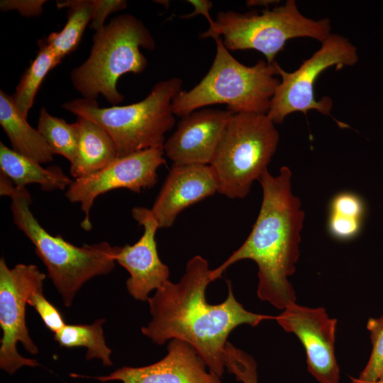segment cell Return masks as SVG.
I'll return each instance as SVG.
<instances>
[{"instance_id":"1","label":"cell","mask_w":383,"mask_h":383,"mask_svg":"<svg viewBox=\"0 0 383 383\" xmlns=\"http://www.w3.org/2000/svg\"><path fill=\"white\" fill-rule=\"evenodd\" d=\"M211 270L203 257L191 258L177 282L167 280L148 298L152 319L141 332L158 345L172 339L187 343L197 351L208 370L221 377L231 333L240 325L254 327L274 317L245 309L234 296L230 281L226 299L209 304L205 294L211 282Z\"/></svg>"},{"instance_id":"2","label":"cell","mask_w":383,"mask_h":383,"mask_svg":"<svg viewBox=\"0 0 383 383\" xmlns=\"http://www.w3.org/2000/svg\"><path fill=\"white\" fill-rule=\"evenodd\" d=\"M292 176L287 166L282 167L277 176L268 170L262 174L258 180L262 201L251 232L242 245L210 273L213 282L234 263L254 261L258 268V298L279 310L296 300L289 277L295 272L300 255L305 216L300 199L292 193Z\"/></svg>"},{"instance_id":"3","label":"cell","mask_w":383,"mask_h":383,"mask_svg":"<svg viewBox=\"0 0 383 383\" xmlns=\"http://www.w3.org/2000/svg\"><path fill=\"white\" fill-rule=\"evenodd\" d=\"M10 198L15 225L34 245L65 306L87 282L113 270L121 247L106 241L76 246L42 227L30 210L32 198L26 187H18Z\"/></svg>"},{"instance_id":"4","label":"cell","mask_w":383,"mask_h":383,"mask_svg":"<svg viewBox=\"0 0 383 383\" xmlns=\"http://www.w3.org/2000/svg\"><path fill=\"white\" fill-rule=\"evenodd\" d=\"M215 41L216 53L211 68L195 87L182 90L174 97L172 103L174 116L182 117L217 104H226L233 113L267 114L280 82L276 77L274 62L258 60L246 66L231 55L221 37Z\"/></svg>"},{"instance_id":"5","label":"cell","mask_w":383,"mask_h":383,"mask_svg":"<svg viewBox=\"0 0 383 383\" xmlns=\"http://www.w3.org/2000/svg\"><path fill=\"white\" fill-rule=\"evenodd\" d=\"M179 77L160 81L142 101L126 106L100 108L96 99H76L65 110L101 127L114 143L118 157L150 148H164L165 133L175 123L172 103L182 91Z\"/></svg>"},{"instance_id":"6","label":"cell","mask_w":383,"mask_h":383,"mask_svg":"<svg viewBox=\"0 0 383 383\" xmlns=\"http://www.w3.org/2000/svg\"><path fill=\"white\" fill-rule=\"evenodd\" d=\"M155 47L141 20L119 15L95 33L89 57L71 72L72 83L83 98L96 99L101 94L116 106L124 99L117 89L118 79L126 73L143 72L148 61L140 49Z\"/></svg>"},{"instance_id":"7","label":"cell","mask_w":383,"mask_h":383,"mask_svg":"<svg viewBox=\"0 0 383 383\" xmlns=\"http://www.w3.org/2000/svg\"><path fill=\"white\" fill-rule=\"evenodd\" d=\"M328 18L314 20L304 16L296 1L288 0L272 10L238 13L234 11L218 13L212 28L201 33V38L223 37L228 50H255L269 64L275 62L287 40L310 38L322 43L331 34Z\"/></svg>"},{"instance_id":"8","label":"cell","mask_w":383,"mask_h":383,"mask_svg":"<svg viewBox=\"0 0 383 383\" xmlns=\"http://www.w3.org/2000/svg\"><path fill=\"white\" fill-rule=\"evenodd\" d=\"M278 142V131L267 114L233 113L209 165L218 192L230 199L247 196L253 182L267 171Z\"/></svg>"},{"instance_id":"9","label":"cell","mask_w":383,"mask_h":383,"mask_svg":"<svg viewBox=\"0 0 383 383\" xmlns=\"http://www.w3.org/2000/svg\"><path fill=\"white\" fill-rule=\"evenodd\" d=\"M357 61V48L347 38L332 33L321 43V48L294 72L285 71L275 61L281 81L271 99L267 116L274 124L282 123L292 113L302 112L306 116L310 110L333 118L330 113L333 106L331 99L324 96L317 101L314 96V84L326 69L335 65L338 67L353 66Z\"/></svg>"},{"instance_id":"10","label":"cell","mask_w":383,"mask_h":383,"mask_svg":"<svg viewBox=\"0 0 383 383\" xmlns=\"http://www.w3.org/2000/svg\"><path fill=\"white\" fill-rule=\"evenodd\" d=\"M45 277L35 265L9 268L4 258L0 260V367L9 374L23 366L40 365L37 360L21 355L16 345L21 343L29 353H38L27 328L26 309L32 293L43 288Z\"/></svg>"},{"instance_id":"11","label":"cell","mask_w":383,"mask_h":383,"mask_svg":"<svg viewBox=\"0 0 383 383\" xmlns=\"http://www.w3.org/2000/svg\"><path fill=\"white\" fill-rule=\"evenodd\" d=\"M164 148H150L117 157L100 171L75 179L65 196L71 203L80 204L84 217L81 226L91 229L90 211L100 195L116 189H127L140 193L157 182V170L166 163Z\"/></svg>"},{"instance_id":"12","label":"cell","mask_w":383,"mask_h":383,"mask_svg":"<svg viewBox=\"0 0 383 383\" xmlns=\"http://www.w3.org/2000/svg\"><path fill=\"white\" fill-rule=\"evenodd\" d=\"M274 319L283 330L299 338L305 350L307 370L319 383H340L335 318H331L323 307L312 308L294 302Z\"/></svg>"},{"instance_id":"13","label":"cell","mask_w":383,"mask_h":383,"mask_svg":"<svg viewBox=\"0 0 383 383\" xmlns=\"http://www.w3.org/2000/svg\"><path fill=\"white\" fill-rule=\"evenodd\" d=\"M167 354L160 360L143 367L124 366L107 375L86 377L100 382L121 383H223L221 377L211 372L197 351L187 343L172 339Z\"/></svg>"},{"instance_id":"14","label":"cell","mask_w":383,"mask_h":383,"mask_svg":"<svg viewBox=\"0 0 383 383\" xmlns=\"http://www.w3.org/2000/svg\"><path fill=\"white\" fill-rule=\"evenodd\" d=\"M132 216L143 227V233L133 245L121 247L116 261L129 273L126 280L129 294L135 300L145 301L151 292L169 280L170 269L158 255L155 234L159 226L151 210L134 207Z\"/></svg>"},{"instance_id":"15","label":"cell","mask_w":383,"mask_h":383,"mask_svg":"<svg viewBox=\"0 0 383 383\" xmlns=\"http://www.w3.org/2000/svg\"><path fill=\"white\" fill-rule=\"evenodd\" d=\"M233 113L203 109L182 117L164 152L173 164L210 165L225 128Z\"/></svg>"},{"instance_id":"16","label":"cell","mask_w":383,"mask_h":383,"mask_svg":"<svg viewBox=\"0 0 383 383\" xmlns=\"http://www.w3.org/2000/svg\"><path fill=\"white\" fill-rule=\"evenodd\" d=\"M216 192L209 165L173 164L150 210L159 228H170L184 209Z\"/></svg>"},{"instance_id":"17","label":"cell","mask_w":383,"mask_h":383,"mask_svg":"<svg viewBox=\"0 0 383 383\" xmlns=\"http://www.w3.org/2000/svg\"><path fill=\"white\" fill-rule=\"evenodd\" d=\"M78 139L70 173L75 179L100 171L118 157L113 141L99 125L83 117L75 121Z\"/></svg>"},{"instance_id":"18","label":"cell","mask_w":383,"mask_h":383,"mask_svg":"<svg viewBox=\"0 0 383 383\" xmlns=\"http://www.w3.org/2000/svg\"><path fill=\"white\" fill-rule=\"evenodd\" d=\"M0 124L12 149L37 162L53 160L54 153L38 129L29 125L12 96L0 91Z\"/></svg>"},{"instance_id":"19","label":"cell","mask_w":383,"mask_h":383,"mask_svg":"<svg viewBox=\"0 0 383 383\" xmlns=\"http://www.w3.org/2000/svg\"><path fill=\"white\" fill-rule=\"evenodd\" d=\"M0 170L18 187L38 184L43 191L68 188L72 182L58 166L42 167L37 162L0 143Z\"/></svg>"},{"instance_id":"20","label":"cell","mask_w":383,"mask_h":383,"mask_svg":"<svg viewBox=\"0 0 383 383\" xmlns=\"http://www.w3.org/2000/svg\"><path fill=\"white\" fill-rule=\"evenodd\" d=\"M60 9H69L67 21L59 32H54L45 38L46 43L60 61L75 50L84 31L91 20L89 0L64 1L57 3Z\"/></svg>"},{"instance_id":"21","label":"cell","mask_w":383,"mask_h":383,"mask_svg":"<svg viewBox=\"0 0 383 383\" xmlns=\"http://www.w3.org/2000/svg\"><path fill=\"white\" fill-rule=\"evenodd\" d=\"M39 50L35 58L24 72L11 95L16 106L26 118L35 97L48 72L60 63L45 38L38 43Z\"/></svg>"},{"instance_id":"22","label":"cell","mask_w":383,"mask_h":383,"mask_svg":"<svg viewBox=\"0 0 383 383\" xmlns=\"http://www.w3.org/2000/svg\"><path fill=\"white\" fill-rule=\"evenodd\" d=\"M105 319L91 324H66L55 333L54 339L65 348L85 347L87 360L99 359L104 366H112L111 350L107 346L102 326Z\"/></svg>"},{"instance_id":"23","label":"cell","mask_w":383,"mask_h":383,"mask_svg":"<svg viewBox=\"0 0 383 383\" xmlns=\"http://www.w3.org/2000/svg\"><path fill=\"white\" fill-rule=\"evenodd\" d=\"M38 131L52 152L65 157L70 163L75 157L78 132L76 123H69L50 114L45 107L40 111Z\"/></svg>"},{"instance_id":"24","label":"cell","mask_w":383,"mask_h":383,"mask_svg":"<svg viewBox=\"0 0 383 383\" xmlns=\"http://www.w3.org/2000/svg\"><path fill=\"white\" fill-rule=\"evenodd\" d=\"M372 343L370 358L357 378L350 383H375L383 372V314L370 318L367 323Z\"/></svg>"},{"instance_id":"25","label":"cell","mask_w":383,"mask_h":383,"mask_svg":"<svg viewBox=\"0 0 383 383\" xmlns=\"http://www.w3.org/2000/svg\"><path fill=\"white\" fill-rule=\"evenodd\" d=\"M225 365L228 372L242 383H259L257 363L250 355L227 342L225 348Z\"/></svg>"},{"instance_id":"26","label":"cell","mask_w":383,"mask_h":383,"mask_svg":"<svg viewBox=\"0 0 383 383\" xmlns=\"http://www.w3.org/2000/svg\"><path fill=\"white\" fill-rule=\"evenodd\" d=\"M28 305L35 309L45 326L54 334L66 325L60 311L45 297L43 288L32 293Z\"/></svg>"},{"instance_id":"27","label":"cell","mask_w":383,"mask_h":383,"mask_svg":"<svg viewBox=\"0 0 383 383\" xmlns=\"http://www.w3.org/2000/svg\"><path fill=\"white\" fill-rule=\"evenodd\" d=\"M329 213L349 218L363 220L365 205L362 199L351 192L335 194L330 201Z\"/></svg>"},{"instance_id":"28","label":"cell","mask_w":383,"mask_h":383,"mask_svg":"<svg viewBox=\"0 0 383 383\" xmlns=\"http://www.w3.org/2000/svg\"><path fill=\"white\" fill-rule=\"evenodd\" d=\"M363 220L349 218L330 213L328 218V231L335 240L348 241L355 238L361 231Z\"/></svg>"},{"instance_id":"29","label":"cell","mask_w":383,"mask_h":383,"mask_svg":"<svg viewBox=\"0 0 383 383\" xmlns=\"http://www.w3.org/2000/svg\"><path fill=\"white\" fill-rule=\"evenodd\" d=\"M91 20L90 28L96 32L104 26L107 16L116 11L126 9L127 1L124 0H91Z\"/></svg>"},{"instance_id":"30","label":"cell","mask_w":383,"mask_h":383,"mask_svg":"<svg viewBox=\"0 0 383 383\" xmlns=\"http://www.w3.org/2000/svg\"><path fill=\"white\" fill-rule=\"evenodd\" d=\"M45 2L44 0H4L1 1L0 9L4 11L17 10L25 17H33L43 13Z\"/></svg>"},{"instance_id":"31","label":"cell","mask_w":383,"mask_h":383,"mask_svg":"<svg viewBox=\"0 0 383 383\" xmlns=\"http://www.w3.org/2000/svg\"><path fill=\"white\" fill-rule=\"evenodd\" d=\"M188 2L193 5L194 8V11L186 15H182L180 18H189L201 14L209 21V28H212L215 25V21L211 18L209 11L213 6V3L208 0H189Z\"/></svg>"},{"instance_id":"32","label":"cell","mask_w":383,"mask_h":383,"mask_svg":"<svg viewBox=\"0 0 383 383\" xmlns=\"http://www.w3.org/2000/svg\"><path fill=\"white\" fill-rule=\"evenodd\" d=\"M279 2V1H272V0H250L247 1L246 5L248 7L265 6H267L270 4H277Z\"/></svg>"},{"instance_id":"33","label":"cell","mask_w":383,"mask_h":383,"mask_svg":"<svg viewBox=\"0 0 383 383\" xmlns=\"http://www.w3.org/2000/svg\"><path fill=\"white\" fill-rule=\"evenodd\" d=\"M375 383H383V372L381 374V375L377 379V380L375 382Z\"/></svg>"}]
</instances>
